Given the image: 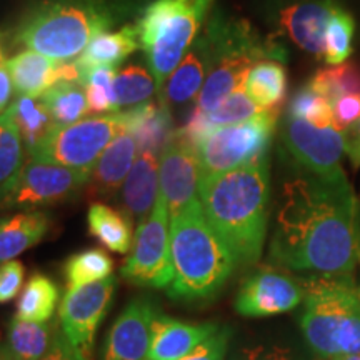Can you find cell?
Wrapping results in <instances>:
<instances>
[{
	"label": "cell",
	"instance_id": "29",
	"mask_svg": "<svg viewBox=\"0 0 360 360\" xmlns=\"http://www.w3.org/2000/svg\"><path fill=\"white\" fill-rule=\"evenodd\" d=\"M60 289L53 278L42 272H35L25 282L19 299H17L15 315L22 321L49 322L56 312Z\"/></svg>",
	"mask_w": 360,
	"mask_h": 360
},
{
	"label": "cell",
	"instance_id": "38",
	"mask_svg": "<svg viewBox=\"0 0 360 360\" xmlns=\"http://www.w3.org/2000/svg\"><path fill=\"white\" fill-rule=\"evenodd\" d=\"M289 115L295 119L309 120L310 124L317 127H327L332 125V105L326 97L317 94L315 90L307 85V87L299 90L295 97L292 98L289 107Z\"/></svg>",
	"mask_w": 360,
	"mask_h": 360
},
{
	"label": "cell",
	"instance_id": "10",
	"mask_svg": "<svg viewBox=\"0 0 360 360\" xmlns=\"http://www.w3.org/2000/svg\"><path fill=\"white\" fill-rule=\"evenodd\" d=\"M169 219L167 204L159 193L152 212L142 224H139L132 249L120 269V276L132 285L167 289L172 282L174 265Z\"/></svg>",
	"mask_w": 360,
	"mask_h": 360
},
{
	"label": "cell",
	"instance_id": "4",
	"mask_svg": "<svg viewBox=\"0 0 360 360\" xmlns=\"http://www.w3.org/2000/svg\"><path fill=\"white\" fill-rule=\"evenodd\" d=\"M174 278L167 295L180 302L209 300L236 269V257L207 220L200 200L170 217Z\"/></svg>",
	"mask_w": 360,
	"mask_h": 360
},
{
	"label": "cell",
	"instance_id": "17",
	"mask_svg": "<svg viewBox=\"0 0 360 360\" xmlns=\"http://www.w3.org/2000/svg\"><path fill=\"white\" fill-rule=\"evenodd\" d=\"M137 154L139 146L134 134L122 127L112 139L109 147L105 148L89 175L87 186H85L89 197L97 200L115 199L134 167Z\"/></svg>",
	"mask_w": 360,
	"mask_h": 360
},
{
	"label": "cell",
	"instance_id": "5",
	"mask_svg": "<svg viewBox=\"0 0 360 360\" xmlns=\"http://www.w3.org/2000/svg\"><path fill=\"white\" fill-rule=\"evenodd\" d=\"M304 339L321 360L360 352V299L352 276L305 278Z\"/></svg>",
	"mask_w": 360,
	"mask_h": 360
},
{
	"label": "cell",
	"instance_id": "7",
	"mask_svg": "<svg viewBox=\"0 0 360 360\" xmlns=\"http://www.w3.org/2000/svg\"><path fill=\"white\" fill-rule=\"evenodd\" d=\"M212 4L214 0H154L142 11L135 25L159 94L195 42Z\"/></svg>",
	"mask_w": 360,
	"mask_h": 360
},
{
	"label": "cell",
	"instance_id": "39",
	"mask_svg": "<svg viewBox=\"0 0 360 360\" xmlns=\"http://www.w3.org/2000/svg\"><path fill=\"white\" fill-rule=\"evenodd\" d=\"M231 327H219L212 335L207 337L192 352L184 355L179 360H225L229 344H231Z\"/></svg>",
	"mask_w": 360,
	"mask_h": 360
},
{
	"label": "cell",
	"instance_id": "11",
	"mask_svg": "<svg viewBox=\"0 0 360 360\" xmlns=\"http://www.w3.org/2000/svg\"><path fill=\"white\" fill-rule=\"evenodd\" d=\"M89 174L53 162L27 157L15 186L0 210H34L74 200L87 186Z\"/></svg>",
	"mask_w": 360,
	"mask_h": 360
},
{
	"label": "cell",
	"instance_id": "36",
	"mask_svg": "<svg viewBox=\"0 0 360 360\" xmlns=\"http://www.w3.org/2000/svg\"><path fill=\"white\" fill-rule=\"evenodd\" d=\"M115 67H98L89 74L85 82V96L89 103V115L117 114L120 109L115 96Z\"/></svg>",
	"mask_w": 360,
	"mask_h": 360
},
{
	"label": "cell",
	"instance_id": "8",
	"mask_svg": "<svg viewBox=\"0 0 360 360\" xmlns=\"http://www.w3.org/2000/svg\"><path fill=\"white\" fill-rule=\"evenodd\" d=\"M124 127L122 114L89 115L74 124L56 125L29 157L89 174Z\"/></svg>",
	"mask_w": 360,
	"mask_h": 360
},
{
	"label": "cell",
	"instance_id": "26",
	"mask_svg": "<svg viewBox=\"0 0 360 360\" xmlns=\"http://www.w3.org/2000/svg\"><path fill=\"white\" fill-rule=\"evenodd\" d=\"M89 233L115 254H127L134 242V219L122 209L94 202L87 212Z\"/></svg>",
	"mask_w": 360,
	"mask_h": 360
},
{
	"label": "cell",
	"instance_id": "47",
	"mask_svg": "<svg viewBox=\"0 0 360 360\" xmlns=\"http://www.w3.org/2000/svg\"><path fill=\"white\" fill-rule=\"evenodd\" d=\"M327 360H360V352H357V354H347V355H340V357L327 359Z\"/></svg>",
	"mask_w": 360,
	"mask_h": 360
},
{
	"label": "cell",
	"instance_id": "37",
	"mask_svg": "<svg viewBox=\"0 0 360 360\" xmlns=\"http://www.w3.org/2000/svg\"><path fill=\"white\" fill-rule=\"evenodd\" d=\"M354 19L347 12L337 8L330 22H328L326 32V51H323V60L328 65L344 64L352 53V39H354Z\"/></svg>",
	"mask_w": 360,
	"mask_h": 360
},
{
	"label": "cell",
	"instance_id": "32",
	"mask_svg": "<svg viewBox=\"0 0 360 360\" xmlns=\"http://www.w3.org/2000/svg\"><path fill=\"white\" fill-rule=\"evenodd\" d=\"M114 260L103 249H85L72 254L64 264L67 289L87 285L110 277Z\"/></svg>",
	"mask_w": 360,
	"mask_h": 360
},
{
	"label": "cell",
	"instance_id": "18",
	"mask_svg": "<svg viewBox=\"0 0 360 360\" xmlns=\"http://www.w3.org/2000/svg\"><path fill=\"white\" fill-rule=\"evenodd\" d=\"M337 7L332 0L299 2L281 12V29L305 52L322 57L326 51V32Z\"/></svg>",
	"mask_w": 360,
	"mask_h": 360
},
{
	"label": "cell",
	"instance_id": "1",
	"mask_svg": "<svg viewBox=\"0 0 360 360\" xmlns=\"http://www.w3.org/2000/svg\"><path fill=\"white\" fill-rule=\"evenodd\" d=\"M359 199L349 180L287 182L270 240V259L292 270L352 276L360 262Z\"/></svg>",
	"mask_w": 360,
	"mask_h": 360
},
{
	"label": "cell",
	"instance_id": "42",
	"mask_svg": "<svg viewBox=\"0 0 360 360\" xmlns=\"http://www.w3.org/2000/svg\"><path fill=\"white\" fill-rule=\"evenodd\" d=\"M360 119V94H349L332 103V125L344 132Z\"/></svg>",
	"mask_w": 360,
	"mask_h": 360
},
{
	"label": "cell",
	"instance_id": "13",
	"mask_svg": "<svg viewBox=\"0 0 360 360\" xmlns=\"http://www.w3.org/2000/svg\"><path fill=\"white\" fill-rule=\"evenodd\" d=\"M283 141L294 159L304 165L314 177L328 182L347 180L340 165L344 154V134L334 125L317 127L309 120L287 117Z\"/></svg>",
	"mask_w": 360,
	"mask_h": 360
},
{
	"label": "cell",
	"instance_id": "21",
	"mask_svg": "<svg viewBox=\"0 0 360 360\" xmlns=\"http://www.w3.org/2000/svg\"><path fill=\"white\" fill-rule=\"evenodd\" d=\"M210 65H212V53H210L209 42L205 35H200L165 82L160 94L162 102L167 105L169 103L184 105L199 96L209 75Z\"/></svg>",
	"mask_w": 360,
	"mask_h": 360
},
{
	"label": "cell",
	"instance_id": "12",
	"mask_svg": "<svg viewBox=\"0 0 360 360\" xmlns=\"http://www.w3.org/2000/svg\"><path fill=\"white\" fill-rule=\"evenodd\" d=\"M117 289L114 276L67 289L58 305V323L79 360H92L96 334L109 312Z\"/></svg>",
	"mask_w": 360,
	"mask_h": 360
},
{
	"label": "cell",
	"instance_id": "41",
	"mask_svg": "<svg viewBox=\"0 0 360 360\" xmlns=\"http://www.w3.org/2000/svg\"><path fill=\"white\" fill-rule=\"evenodd\" d=\"M231 360H302L292 347L281 344H257L238 349Z\"/></svg>",
	"mask_w": 360,
	"mask_h": 360
},
{
	"label": "cell",
	"instance_id": "45",
	"mask_svg": "<svg viewBox=\"0 0 360 360\" xmlns=\"http://www.w3.org/2000/svg\"><path fill=\"white\" fill-rule=\"evenodd\" d=\"M13 92L15 90H13V82L6 60L0 65V115L6 114V110L11 107Z\"/></svg>",
	"mask_w": 360,
	"mask_h": 360
},
{
	"label": "cell",
	"instance_id": "33",
	"mask_svg": "<svg viewBox=\"0 0 360 360\" xmlns=\"http://www.w3.org/2000/svg\"><path fill=\"white\" fill-rule=\"evenodd\" d=\"M53 120L58 125L74 124L89 115L85 89L75 82H58L42 96Z\"/></svg>",
	"mask_w": 360,
	"mask_h": 360
},
{
	"label": "cell",
	"instance_id": "30",
	"mask_svg": "<svg viewBox=\"0 0 360 360\" xmlns=\"http://www.w3.org/2000/svg\"><path fill=\"white\" fill-rule=\"evenodd\" d=\"M244 92L260 109H278L287 94V72L281 60H262L247 75Z\"/></svg>",
	"mask_w": 360,
	"mask_h": 360
},
{
	"label": "cell",
	"instance_id": "25",
	"mask_svg": "<svg viewBox=\"0 0 360 360\" xmlns=\"http://www.w3.org/2000/svg\"><path fill=\"white\" fill-rule=\"evenodd\" d=\"M124 129L134 134L139 150L160 154L172 135V119L165 102H147L122 112Z\"/></svg>",
	"mask_w": 360,
	"mask_h": 360
},
{
	"label": "cell",
	"instance_id": "31",
	"mask_svg": "<svg viewBox=\"0 0 360 360\" xmlns=\"http://www.w3.org/2000/svg\"><path fill=\"white\" fill-rule=\"evenodd\" d=\"M27 157L19 130L6 112L0 115V204L15 186Z\"/></svg>",
	"mask_w": 360,
	"mask_h": 360
},
{
	"label": "cell",
	"instance_id": "46",
	"mask_svg": "<svg viewBox=\"0 0 360 360\" xmlns=\"http://www.w3.org/2000/svg\"><path fill=\"white\" fill-rule=\"evenodd\" d=\"M11 359V352H8L6 342L0 340V360H8Z\"/></svg>",
	"mask_w": 360,
	"mask_h": 360
},
{
	"label": "cell",
	"instance_id": "19",
	"mask_svg": "<svg viewBox=\"0 0 360 360\" xmlns=\"http://www.w3.org/2000/svg\"><path fill=\"white\" fill-rule=\"evenodd\" d=\"M160 154L139 150L134 167L119 192L120 209L139 224L148 217L160 193Z\"/></svg>",
	"mask_w": 360,
	"mask_h": 360
},
{
	"label": "cell",
	"instance_id": "3",
	"mask_svg": "<svg viewBox=\"0 0 360 360\" xmlns=\"http://www.w3.org/2000/svg\"><path fill=\"white\" fill-rule=\"evenodd\" d=\"M132 7L134 0H44L22 19L13 39L52 60L70 62Z\"/></svg>",
	"mask_w": 360,
	"mask_h": 360
},
{
	"label": "cell",
	"instance_id": "50",
	"mask_svg": "<svg viewBox=\"0 0 360 360\" xmlns=\"http://www.w3.org/2000/svg\"><path fill=\"white\" fill-rule=\"evenodd\" d=\"M8 360H13V359H12V357H11V359H8Z\"/></svg>",
	"mask_w": 360,
	"mask_h": 360
},
{
	"label": "cell",
	"instance_id": "9",
	"mask_svg": "<svg viewBox=\"0 0 360 360\" xmlns=\"http://www.w3.org/2000/svg\"><path fill=\"white\" fill-rule=\"evenodd\" d=\"M278 109L265 110L245 122L215 129L202 139L197 150L202 177L242 167L267 155Z\"/></svg>",
	"mask_w": 360,
	"mask_h": 360
},
{
	"label": "cell",
	"instance_id": "40",
	"mask_svg": "<svg viewBox=\"0 0 360 360\" xmlns=\"http://www.w3.org/2000/svg\"><path fill=\"white\" fill-rule=\"evenodd\" d=\"M25 267L19 260L0 264V304H7L20 295L25 285Z\"/></svg>",
	"mask_w": 360,
	"mask_h": 360
},
{
	"label": "cell",
	"instance_id": "2",
	"mask_svg": "<svg viewBox=\"0 0 360 360\" xmlns=\"http://www.w3.org/2000/svg\"><path fill=\"white\" fill-rule=\"evenodd\" d=\"M199 200L207 220L231 249L236 262H257L269 222L267 155L242 167L202 177Z\"/></svg>",
	"mask_w": 360,
	"mask_h": 360
},
{
	"label": "cell",
	"instance_id": "48",
	"mask_svg": "<svg viewBox=\"0 0 360 360\" xmlns=\"http://www.w3.org/2000/svg\"><path fill=\"white\" fill-rule=\"evenodd\" d=\"M6 62V58H4V49H2V40H0V65Z\"/></svg>",
	"mask_w": 360,
	"mask_h": 360
},
{
	"label": "cell",
	"instance_id": "34",
	"mask_svg": "<svg viewBox=\"0 0 360 360\" xmlns=\"http://www.w3.org/2000/svg\"><path fill=\"white\" fill-rule=\"evenodd\" d=\"M114 87L119 105L129 109L150 102L154 94H159L154 74L141 65H129L117 70Z\"/></svg>",
	"mask_w": 360,
	"mask_h": 360
},
{
	"label": "cell",
	"instance_id": "15",
	"mask_svg": "<svg viewBox=\"0 0 360 360\" xmlns=\"http://www.w3.org/2000/svg\"><path fill=\"white\" fill-rule=\"evenodd\" d=\"M302 300V282L278 270L259 269L238 289L236 310L244 317H267L289 312Z\"/></svg>",
	"mask_w": 360,
	"mask_h": 360
},
{
	"label": "cell",
	"instance_id": "20",
	"mask_svg": "<svg viewBox=\"0 0 360 360\" xmlns=\"http://www.w3.org/2000/svg\"><path fill=\"white\" fill-rule=\"evenodd\" d=\"M219 327L217 323H188L157 314L152 322L147 360H179L192 352Z\"/></svg>",
	"mask_w": 360,
	"mask_h": 360
},
{
	"label": "cell",
	"instance_id": "16",
	"mask_svg": "<svg viewBox=\"0 0 360 360\" xmlns=\"http://www.w3.org/2000/svg\"><path fill=\"white\" fill-rule=\"evenodd\" d=\"M157 314L155 304L148 297L130 300L107 334L103 360H147Z\"/></svg>",
	"mask_w": 360,
	"mask_h": 360
},
{
	"label": "cell",
	"instance_id": "44",
	"mask_svg": "<svg viewBox=\"0 0 360 360\" xmlns=\"http://www.w3.org/2000/svg\"><path fill=\"white\" fill-rule=\"evenodd\" d=\"M40 360H79L75 350L72 349L69 340L65 339V335L60 332H57L56 339H53V344L49 349V352L44 355Z\"/></svg>",
	"mask_w": 360,
	"mask_h": 360
},
{
	"label": "cell",
	"instance_id": "14",
	"mask_svg": "<svg viewBox=\"0 0 360 360\" xmlns=\"http://www.w3.org/2000/svg\"><path fill=\"white\" fill-rule=\"evenodd\" d=\"M202 179L199 150L180 130H175L160 152V195L170 217L197 200Z\"/></svg>",
	"mask_w": 360,
	"mask_h": 360
},
{
	"label": "cell",
	"instance_id": "23",
	"mask_svg": "<svg viewBox=\"0 0 360 360\" xmlns=\"http://www.w3.org/2000/svg\"><path fill=\"white\" fill-rule=\"evenodd\" d=\"M52 219L44 210H22L0 219V264L32 249L51 231Z\"/></svg>",
	"mask_w": 360,
	"mask_h": 360
},
{
	"label": "cell",
	"instance_id": "27",
	"mask_svg": "<svg viewBox=\"0 0 360 360\" xmlns=\"http://www.w3.org/2000/svg\"><path fill=\"white\" fill-rule=\"evenodd\" d=\"M57 323L29 322L13 315L7 326V349L13 360H40L57 335Z\"/></svg>",
	"mask_w": 360,
	"mask_h": 360
},
{
	"label": "cell",
	"instance_id": "24",
	"mask_svg": "<svg viewBox=\"0 0 360 360\" xmlns=\"http://www.w3.org/2000/svg\"><path fill=\"white\" fill-rule=\"evenodd\" d=\"M60 65L62 62L29 49L8 58L7 67L17 97H42L52 85L60 82Z\"/></svg>",
	"mask_w": 360,
	"mask_h": 360
},
{
	"label": "cell",
	"instance_id": "35",
	"mask_svg": "<svg viewBox=\"0 0 360 360\" xmlns=\"http://www.w3.org/2000/svg\"><path fill=\"white\" fill-rule=\"evenodd\" d=\"M315 92L326 97L330 105L349 94H360V67L355 64H339L315 74L309 84Z\"/></svg>",
	"mask_w": 360,
	"mask_h": 360
},
{
	"label": "cell",
	"instance_id": "28",
	"mask_svg": "<svg viewBox=\"0 0 360 360\" xmlns=\"http://www.w3.org/2000/svg\"><path fill=\"white\" fill-rule=\"evenodd\" d=\"M6 112L19 130L27 155L32 154L57 125L42 97H17Z\"/></svg>",
	"mask_w": 360,
	"mask_h": 360
},
{
	"label": "cell",
	"instance_id": "6",
	"mask_svg": "<svg viewBox=\"0 0 360 360\" xmlns=\"http://www.w3.org/2000/svg\"><path fill=\"white\" fill-rule=\"evenodd\" d=\"M205 39L212 53V65L204 87L197 96L199 112H210L237 90L255 64L282 60L285 51L272 40L262 39L245 20L229 19L217 13L207 25Z\"/></svg>",
	"mask_w": 360,
	"mask_h": 360
},
{
	"label": "cell",
	"instance_id": "43",
	"mask_svg": "<svg viewBox=\"0 0 360 360\" xmlns=\"http://www.w3.org/2000/svg\"><path fill=\"white\" fill-rule=\"evenodd\" d=\"M344 150L355 169L360 167V119L344 130Z\"/></svg>",
	"mask_w": 360,
	"mask_h": 360
},
{
	"label": "cell",
	"instance_id": "22",
	"mask_svg": "<svg viewBox=\"0 0 360 360\" xmlns=\"http://www.w3.org/2000/svg\"><path fill=\"white\" fill-rule=\"evenodd\" d=\"M141 47L137 25H124L119 30H107L90 40L85 51L74 58L82 74V87L87 82L89 74L98 67H115Z\"/></svg>",
	"mask_w": 360,
	"mask_h": 360
},
{
	"label": "cell",
	"instance_id": "49",
	"mask_svg": "<svg viewBox=\"0 0 360 360\" xmlns=\"http://www.w3.org/2000/svg\"><path fill=\"white\" fill-rule=\"evenodd\" d=\"M357 294H359V299H360V285L357 287Z\"/></svg>",
	"mask_w": 360,
	"mask_h": 360
}]
</instances>
